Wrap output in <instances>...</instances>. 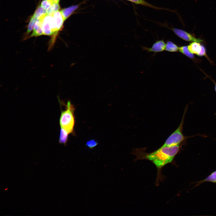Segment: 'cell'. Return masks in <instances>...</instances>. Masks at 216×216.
<instances>
[{"label":"cell","instance_id":"obj_4","mask_svg":"<svg viewBox=\"0 0 216 216\" xmlns=\"http://www.w3.org/2000/svg\"><path fill=\"white\" fill-rule=\"evenodd\" d=\"M171 29L176 35L184 40L199 43L203 42V40L202 39L197 38L192 34L183 30L176 28H173Z\"/></svg>","mask_w":216,"mask_h":216},{"label":"cell","instance_id":"obj_5","mask_svg":"<svg viewBox=\"0 0 216 216\" xmlns=\"http://www.w3.org/2000/svg\"><path fill=\"white\" fill-rule=\"evenodd\" d=\"M166 44L164 40H157L150 48L144 46H142L143 50H146L147 52H154L158 53L162 52L165 50Z\"/></svg>","mask_w":216,"mask_h":216},{"label":"cell","instance_id":"obj_1","mask_svg":"<svg viewBox=\"0 0 216 216\" xmlns=\"http://www.w3.org/2000/svg\"><path fill=\"white\" fill-rule=\"evenodd\" d=\"M182 144L170 146L162 145L150 153L146 152L144 148L134 149L132 153L136 156V160H146L152 163L157 169L158 177L161 169L173 161Z\"/></svg>","mask_w":216,"mask_h":216},{"label":"cell","instance_id":"obj_17","mask_svg":"<svg viewBox=\"0 0 216 216\" xmlns=\"http://www.w3.org/2000/svg\"><path fill=\"white\" fill-rule=\"evenodd\" d=\"M38 20L32 16L29 22L26 32V35H28L33 30L35 24Z\"/></svg>","mask_w":216,"mask_h":216},{"label":"cell","instance_id":"obj_22","mask_svg":"<svg viewBox=\"0 0 216 216\" xmlns=\"http://www.w3.org/2000/svg\"><path fill=\"white\" fill-rule=\"evenodd\" d=\"M214 82L215 83V82ZM214 89H215V91L216 92V83H215V84Z\"/></svg>","mask_w":216,"mask_h":216},{"label":"cell","instance_id":"obj_2","mask_svg":"<svg viewBox=\"0 0 216 216\" xmlns=\"http://www.w3.org/2000/svg\"><path fill=\"white\" fill-rule=\"evenodd\" d=\"M75 108L70 101L67 102L65 109L61 112L59 119L61 128H62L69 134L74 130L75 124L74 112Z\"/></svg>","mask_w":216,"mask_h":216},{"label":"cell","instance_id":"obj_9","mask_svg":"<svg viewBox=\"0 0 216 216\" xmlns=\"http://www.w3.org/2000/svg\"><path fill=\"white\" fill-rule=\"evenodd\" d=\"M178 51L182 54L192 59L195 62L199 61V60H197L194 57L193 54L189 51L187 46H183L179 47Z\"/></svg>","mask_w":216,"mask_h":216},{"label":"cell","instance_id":"obj_7","mask_svg":"<svg viewBox=\"0 0 216 216\" xmlns=\"http://www.w3.org/2000/svg\"><path fill=\"white\" fill-rule=\"evenodd\" d=\"M42 19L38 20L37 21L34 26L32 33L30 35L27 37L26 39V38L44 35L42 26Z\"/></svg>","mask_w":216,"mask_h":216},{"label":"cell","instance_id":"obj_20","mask_svg":"<svg viewBox=\"0 0 216 216\" xmlns=\"http://www.w3.org/2000/svg\"><path fill=\"white\" fill-rule=\"evenodd\" d=\"M199 56H205L209 61L212 63V61L210 59L206 54V48L204 46L201 45V49L200 53L197 55Z\"/></svg>","mask_w":216,"mask_h":216},{"label":"cell","instance_id":"obj_6","mask_svg":"<svg viewBox=\"0 0 216 216\" xmlns=\"http://www.w3.org/2000/svg\"><path fill=\"white\" fill-rule=\"evenodd\" d=\"M51 16L46 14L42 19V26L43 34L51 36L53 33L51 30L50 24Z\"/></svg>","mask_w":216,"mask_h":216},{"label":"cell","instance_id":"obj_19","mask_svg":"<svg viewBox=\"0 0 216 216\" xmlns=\"http://www.w3.org/2000/svg\"><path fill=\"white\" fill-rule=\"evenodd\" d=\"M98 144V143L95 140L91 139L87 141L86 143V146L89 148L93 149L96 147Z\"/></svg>","mask_w":216,"mask_h":216},{"label":"cell","instance_id":"obj_12","mask_svg":"<svg viewBox=\"0 0 216 216\" xmlns=\"http://www.w3.org/2000/svg\"><path fill=\"white\" fill-rule=\"evenodd\" d=\"M46 14V10L40 5L37 8L32 16L38 20H39L43 18Z\"/></svg>","mask_w":216,"mask_h":216},{"label":"cell","instance_id":"obj_13","mask_svg":"<svg viewBox=\"0 0 216 216\" xmlns=\"http://www.w3.org/2000/svg\"><path fill=\"white\" fill-rule=\"evenodd\" d=\"M67 131L62 128H61L59 138V143L60 144L66 146L68 141V134Z\"/></svg>","mask_w":216,"mask_h":216},{"label":"cell","instance_id":"obj_14","mask_svg":"<svg viewBox=\"0 0 216 216\" xmlns=\"http://www.w3.org/2000/svg\"><path fill=\"white\" fill-rule=\"evenodd\" d=\"M165 50L170 52H177L179 50V47L173 42L168 40L166 43Z\"/></svg>","mask_w":216,"mask_h":216},{"label":"cell","instance_id":"obj_18","mask_svg":"<svg viewBox=\"0 0 216 216\" xmlns=\"http://www.w3.org/2000/svg\"><path fill=\"white\" fill-rule=\"evenodd\" d=\"M54 3L55 2L53 0H43L41 2L40 5L43 8L46 10Z\"/></svg>","mask_w":216,"mask_h":216},{"label":"cell","instance_id":"obj_10","mask_svg":"<svg viewBox=\"0 0 216 216\" xmlns=\"http://www.w3.org/2000/svg\"><path fill=\"white\" fill-rule=\"evenodd\" d=\"M78 8V6L75 5L64 8L61 10L60 11L64 21L67 19Z\"/></svg>","mask_w":216,"mask_h":216},{"label":"cell","instance_id":"obj_8","mask_svg":"<svg viewBox=\"0 0 216 216\" xmlns=\"http://www.w3.org/2000/svg\"><path fill=\"white\" fill-rule=\"evenodd\" d=\"M189 51L193 54L197 55L201 49V45L199 42H193L188 46Z\"/></svg>","mask_w":216,"mask_h":216},{"label":"cell","instance_id":"obj_16","mask_svg":"<svg viewBox=\"0 0 216 216\" xmlns=\"http://www.w3.org/2000/svg\"><path fill=\"white\" fill-rule=\"evenodd\" d=\"M134 3L136 4H140L144 6L149 7L153 8L156 9H161V8L155 6L147 2L144 0H127Z\"/></svg>","mask_w":216,"mask_h":216},{"label":"cell","instance_id":"obj_11","mask_svg":"<svg viewBox=\"0 0 216 216\" xmlns=\"http://www.w3.org/2000/svg\"><path fill=\"white\" fill-rule=\"evenodd\" d=\"M206 182H210L216 183V170L211 173L204 179L196 182L195 186L200 185Z\"/></svg>","mask_w":216,"mask_h":216},{"label":"cell","instance_id":"obj_3","mask_svg":"<svg viewBox=\"0 0 216 216\" xmlns=\"http://www.w3.org/2000/svg\"><path fill=\"white\" fill-rule=\"evenodd\" d=\"M188 105H187L183 113L180 123L177 129L167 138L163 144L166 146H172L183 144L189 136H184L182 130L185 116L187 110Z\"/></svg>","mask_w":216,"mask_h":216},{"label":"cell","instance_id":"obj_21","mask_svg":"<svg viewBox=\"0 0 216 216\" xmlns=\"http://www.w3.org/2000/svg\"><path fill=\"white\" fill-rule=\"evenodd\" d=\"M56 3H59L60 1V0H53Z\"/></svg>","mask_w":216,"mask_h":216},{"label":"cell","instance_id":"obj_15","mask_svg":"<svg viewBox=\"0 0 216 216\" xmlns=\"http://www.w3.org/2000/svg\"><path fill=\"white\" fill-rule=\"evenodd\" d=\"M60 6L59 3H54L46 10L47 14L51 15L59 11Z\"/></svg>","mask_w":216,"mask_h":216},{"label":"cell","instance_id":"obj_23","mask_svg":"<svg viewBox=\"0 0 216 216\" xmlns=\"http://www.w3.org/2000/svg\"><path fill=\"white\" fill-rule=\"evenodd\" d=\"M215 115H216V113H215Z\"/></svg>","mask_w":216,"mask_h":216}]
</instances>
